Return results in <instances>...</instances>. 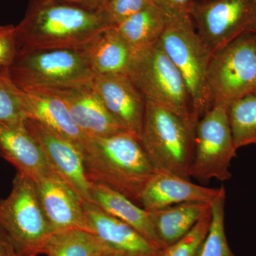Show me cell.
I'll return each mask as SVG.
<instances>
[{
    "label": "cell",
    "instance_id": "1",
    "mask_svg": "<svg viewBox=\"0 0 256 256\" xmlns=\"http://www.w3.org/2000/svg\"><path fill=\"white\" fill-rule=\"evenodd\" d=\"M16 28L18 54L47 50H87L111 28L104 10L70 0H28Z\"/></svg>",
    "mask_w": 256,
    "mask_h": 256
},
{
    "label": "cell",
    "instance_id": "33",
    "mask_svg": "<svg viewBox=\"0 0 256 256\" xmlns=\"http://www.w3.org/2000/svg\"><path fill=\"white\" fill-rule=\"evenodd\" d=\"M252 14H254V22H252L250 33L256 34V0H252Z\"/></svg>",
    "mask_w": 256,
    "mask_h": 256
},
{
    "label": "cell",
    "instance_id": "9",
    "mask_svg": "<svg viewBox=\"0 0 256 256\" xmlns=\"http://www.w3.org/2000/svg\"><path fill=\"white\" fill-rule=\"evenodd\" d=\"M236 150L228 108L214 106L196 124L190 178L203 182L230 180L232 175L229 168Z\"/></svg>",
    "mask_w": 256,
    "mask_h": 256
},
{
    "label": "cell",
    "instance_id": "2",
    "mask_svg": "<svg viewBox=\"0 0 256 256\" xmlns=\"http://www.w3.org/2000/svg\"><path fill=\"white\" fill-rule=\"evenodd\" d=\"M86 174L90 183H100L140 205L141 193L154 174L139 136L124 131L82 144Z\"/></svg>",
    "mask_w": 256,
    "mask_h": 256
},
{
    "label": "cell",
    "instance_id": "22",
    "mask_svg": "<svg viewBox=\"0 0 256 256\" xmlns=\"http://www.w3.org/2000/svg\"><path fill=\"white\" fill-rule=\"evenodd\" d=\"M168 18L154 2L114 26L127 42L133 55L161 40Z\"/></svg>",
    "mask_w": 256,
    "mask_h": 256
},
{
    "label": "cell",
    "instance_id": "21",
    "mask_svg": "<svg viewBox=\"0 0 256 256\" xmlns=\"http://www.w3.org/2000/svg\"><path fill=\"white\" fill-rule=\"evenodd\" d=\"M86 50L96 76L128 74L132 50L116 28L102 32Z\"/></svg>",
    "mask_w": 256,
    "mask_h": 256
},
{
    "label": "cell",
    "instance_id": "5",
    "mask_svg": "<svg viewBox=\"0 0 256 256\" xmlns=\"http://www.w3.org/2000/svg\"><path fill=\"white\" fill-rule=\"evenodd\" d=\"M0 230L21 256L42 254L53 233L38 198L36 183L16 173L9 196L0 200Z\"/></svg>",
    "mask_w": 256,
    "mask_h": 256
},
{
    "label": "cell",
    "instance_id": "29",
    "mask_svg": "<svg viewBox=\"0 0 256 256\" xmlns=\"http://www.w3.org/2000/svg\"><path fill=\"white\" fill-rule=\"evenodd\" d=\"M18 54L16 28L0 25V68H10Z\"/></svg>",
    "mask_w": 256,
    "mask_h": 256
},
{
    "label": "cell",
    "instance_id": "25",
    "mask_svg": "<svg viewBox=\"0 0 256 256\" xmlns=\"http://www.w3.org/2000/svg\"><path fill=\"white\" fill-rule=\"evenodd\" d=\"M225 188L210 204L212 222L198 256H236L229 246L225 232Z\"/></svg>",
    "mask_w": 256,
    "mask_h": 256
},
{
    "label": "cell",
    "instance_id": "18",
    "mask_svg": "<svg viewBox=\"0 0 256 256\" xmlns=\"http://www.w3.org/2000/svg\"><path fill=\"white\" fill-rule=\"evenodd\" d=\"M24 100L26 119L80 146L88 138L77 127L60 98L46 92H24Z\"/></svg>",
    "mask_w": 256,
    "mask_h": 256
},
{
    "label": "cell",
    "instance_id": "10",
    "mask_svg": "<svg viewBox=\"0 0 256 256\" xmlns=\"http://www.w3.org/2000/svg\"><path fill=\"white\" fill-rule=\"evenodd\" d=\"M196 33L212 54L250 32L254 14L252 0H208L195 2L190 12Z\"/></svg>",
    "mask_w": 256,
    "mask_h": 256
},
{
    "label": "cell",
    "instance_id": "19",
    "mask_svg": "<svg viewBox=\"0 0 256 256\" xmlns=\"http://www.w3.org/2000/svg\"><path fill=\"white\" fill-rule=\"evenodd\" d=\"M90 202L106 213L130 226L160 250H164L148 210L122 194L100 183H92Z\"/></svg>",
    "mask_w": 256,
    "mask_h": 256
},
{
    "label": "cell",
    "instance_id": "17",
    "mask_svg": "<svg viewBox=\"0 0 256 256\" xmlns=\"http://www.w3.org/2000/svg\"><path fill=\"white\" fill-rule=\"evenodd\" d=\"M94 234L114 256H162L154 247L130 226L106 213L92 202L84 203Z\"/></svg>",
    "mask_w": 256,
    "mask_h": 256
},
{
    "label": "cell",
    "instance_id": "15",
    "mask_svg": "<svg viewBox=\"0 0 256 256\" xmlns=\"http://www.w3.org/2000/svg\"><path fill=\"white\" fill-rule=\"evenodd\" d=\"M224 190V186L205 188L178 175L156 171L143 188L140 205L146 210L188 202H202L210 205Z\"/></svg>",
    "mask_w": 256,
    "mask_h": 256
},
{
    "label": "cell",
    "instance_id": "30",
    "mask_svg": "<svg viewBox=\"0 0 256 256\" xmlns=\"http://www.w3.org/2000/svg\"><path fill=\"white\" fill-rule=\"evenodd\" d=\"M168 18L190 16L193 0H153Z\"/></svg>",
    "mask_w": 256,
    "mask_h": 256
},
{
    "label": "cell",
    "instance_id": "27",
    "mask_svg": "<svg viewBox=\"0 0 256 256\" xmlns=\"http://www.w3.org/2000/svg\"><path fill=\"white\" fill-rule=\"evenodd\" d=\"M212 222L210 206L196 225L178 242L162 250V256H198Z\"/></svg>",
    "mask_w": 256,
    "mask_h": 256
},
{
    "label": "cell",
    "instance_id": "8",
    "mask_svg": "<svg viewBox=\"0 0 256 256\" xmlns=\"http://www.w3.org/2000/svg\"><path fill=\"white\" fill-rule=\"evenodd\" d=\"M214 106L228 108L254 92L256 85V34H244L215 52L207 72Z\"/></svg>",
    "mask_w": 256,
    "mask_h": 256
},
{
    "label": "cell",
    "instance_id": "36",
    "mask_svg": "<svg viewBox=\"0 0 256 256\" xmlns=\"http://www.w3.org/2000/svg\"></svg>",
    "mask_w": 256,
    "mask_h": 256
},
{
    "label": "cell",
    "instance_id": "14",
    "mask_svg": "<svg viewBox=\"0 0 256 256\" xmlns=\"http://www.w3.org/2000/svg\"><path fill=\"white\" fill-rule=\"evenodd\" d=\"M38 92H48L60 98L66 106L74 122L88 138L108 137L129 131L108 110L92 86Z\"/></svg>",
    "mask_w": 256,
    "mask_h": 256
},
{
    "label": "cell",
    "instance_id": "11",
    "mask_svg": "<svg viewBox=\"0 0 256 256\" xmlns=\"http://www.w3.org/2000/svg\"><path fill=\"white\" fill-rule=\"evenodd\" d=\"M24 122L41 146L52 172L68 184L85 201L90 202L92 183L86 174L82 146L36 121L26 119Z\"/></svg>",
    "mask_w": 256,
    "mask_h": 256
},
{
    "label": "cell",
    "instance_id": "32",
    "mask_svg": "<svg viewBox=\"0 0 256 256\" xmlns=\"http://www.w3.org/2000/svg\"><path fill=\"white\" fill-rule=\"evenodd\" d=\"M8 239L0 230V256H8Z\"/></svg>",
    "mask_w": 256,
    "mask_h": 256
},
{
    "label": "cell",
    "instance_id": "34",
    "mask_svg": "<svg viewBox=\"0 0 256 256\" xmlns=\"http://www.w3.org/2000/svg\"><path fill=\"white\" fill-rule=\"evenodd\" d=\"M8 256H21L16 252V250H14V248L10 244L9 240H8Z\"/></svg>",
    "mask_w": 256,
    "mask_h": 256
},
{
    "label": "cell",
    "instance_id": "4",
    "mask_svg": "<svg viewBox=\"0 0 256 256\" xmlns=\"http://www.w3.org/2000/svg\"><path fill=\"white\" fill-rule=\"evenodd\" d=\"M24 92L90 86L96 74L86 50H47L18 54L9 68Z\"/></svg>",
    "mask_w": 256,
    "mask_h": 256
},
{
    "label": "cell",
    "instance_id": "16",
    "mask_svg": "<svg viewBox=\"0 0 256 256\" xmlns=\"http://www.w3.org/2000/svg\"><path fill=\"white\" fill-rule=\"evenodd\" d=\"M24 121L0 124V156L18 173L36 182L52 171L41 146Z\"/></svg>",
    "mask_w": 256,
    "mask_h": 256
},
{
    "label": "cell",
    "instance_id": "13",
    "mask_svg": "<svg viewBox=\"0 0 256 256\" xmlns=\"http://www.w3.org/2000/svg\"><path fill=\"white\" fill-rule=\"evenodd\" d=\"M92 87L114 118L140 137L146 100L130 77L128 74L97 75Z\"/></svg>",
    "mask_w": 256,
    "mask_h": 256
},
{
    "label": "cell",
    "instance_id": "12",
    "mask_svg": "<svg viewBox=\"0 0 256 256\" xmlns=\"http://www.w3.org/2000/svg\"><path fill=\"white\" fill-rule=\"evenodd\" d=\"M35 183L42 208L54 232L80 229L94 233L84 206L85 200L68 184L53 172Z\"/></svg>",
    "mask_w": 256,
    "mask_h": 256
},
{
    "label": "cell",
    "instance_id": "35",
    "mask_svg": "<svg viewBox=\"0 0 256 256\" xmlns=\"http://www.w3.org/2000/svg\"><path fill=\"white\" fill-rule=\"evenodd\" d=\"M254 94H255V95H256V85L255 90H254Z\"/></svg>",
    "mask_w": 256,
    "mask_h": 256
},
{
    "label": "cell",
    "instance_id": "3",
    "mask_svg": "<svg viewBox=\"0 0 256 256\" xmlns=\"http://www.w3.org/2000/svg\"><path fill=\"white\" fill-rule=\"evenodd\" d=\"M198 120L146 101L140 139L156 171L190 180Z\"/></svg>",
    "mask_w": 256,
    "mask_h": 256
},
{
    "label": "cell",
    "instance_id": "28",
    "mask_svg": "<svg viewBox=\"0 0 256 256\" xmlns=\"http://www.w3.org/2000/svg\"><path fill=\"white\" fill-rule=\"evenodd\" d=\"M153 3V0H109L104 9L106 20L111 28Z\"/></svg>",
    "mask_w": 256,
    "mask_h": 256
},
{
    "label": "cell",
    "instance_id": "6",
    "mask_svg": "<svg viewBox=\"0 0 256 256\" xmlns=\"http://www.w3.org/2000/svg\"><path fill=\"white\" fill-rule=\"evenodd\" d=\"M160 42L181 74L191 98L194 114L200 120L213 107L207 82V72L213 54L194 28L188 15L168 18Z\"/></svg>",
    "mask_w": 256,
    "mask_h": 256
},
{
    "label": "cell",
    "instance_id": "23",
    "mask_svg": "<svg viewBox=\"0 0 256 256\" xmlns=\"http://www.w3.org/2000/svg\"><path fill=\"white\" fill-rule=\"evenodd\" d=\"M47 256H114L95 234L80 229L53 232L43 248Z\"/></svg>",
    "mask_w": 256,
    "mask_h": 256
},
{
    "label": "cell",
    "instance_id": "24",
    "mask_svg": "<svg viewBox=\"0 0 256 256\" xmlns=\"http://www.w3.org/2000/svg\"><path fill=\"white\" fill-rule=\"evenodd\" d=\"M228 112L236 148L256 144V95L236 100L228 106Z\"/></svg>",
    "mask_w": 256,
    "mask_h": 256
},
{
    "label": "cell",
    "instance_id": "31",
    "mask_svg": "<svg viewBox=\"0 0 256 256\" xmlns=\"http://www.w3.org/2000/svg\"><path fill=\"white\" fill-rule=\"evenodd\" d=\"M90 9L104 10L109 0H70Z\"/></svg>",
    "mask_w": 256,
    "mask_h": 256
},
{
    "label": "cell",
    "instance_id": "7",
    "mask_svg": "<svg viewBox=\"0 0 256 256\" xmlns=\"http://www.w3.org/2000/svg\"><path fill=\"white\" fill-rule=\"evenodd\" d=\"M128 75L146 101L196 118L184 80L160 41L133 55Z\"/></svg>",
    "mask_w": 256,
    "mask_h": 256
},
{
    "label": "cell",
    "instance_id": "26",
    "mask_svg": "<svg viewBox=\"0 0 256 256\" xmlns=\"http://www.w3.org/2000/svg\"><path fill=\"white\" fill-rule=\"evenodd\" d=\"M26 119L24 92L12 80L9 68H0V124Z\"/></svg>",
    "mask_w": 256,
    "mask_h": 256
},
{
    "label": "cell",
    "instance_id": "20",
    "mask_svg": "<svg viewBox=\"0 0 256 256\" xmlns=\"http://www.w3.org/2000/svg\"><path fill=\"white\" fill-rule=\"evenodd\" d=\"M210 208L208 204L188 202L148 212L164 249L188 234Z\"/></svg>",
    "mask_w": 256,
    "mask_h": 256
}]
</instances>
